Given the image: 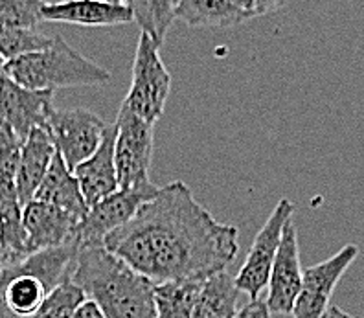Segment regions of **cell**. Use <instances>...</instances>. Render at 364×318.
I'll list each match as a JSON object with an SVG mask.
<instances>
[{"instance_id": "obj_1", "label": "cell", "mask_w": 364, "mask_h": 318, "mask_svg": "<svg viewBox=\"0 0 364 318\" xmlns=\"http://www.w3.org/2000/svg\"><path fill=\"white\" fill-rule=\"evenodd\" d=\"M240 230L219 223L173 181L103 241V248L153 285L175 280H206L227 270L240 252Z\"/></svg>"}, {"instance_id": "obj_31", "label": "cell", "mask_w": 364, "mask_h": 318, "mask_svg": "<svg viewBox=\"0 0 364 318\" xmlns=\"http://www.w3.org/2000/svg\"><path fill=\"white\" fill-rule=\"evenodd\" d=\"M4 67H6V59L0 55V80H2V75H4Z\"/></svg>"}, {"instance_id": "obj_22", "label": "cell", "mask_w": 364, "mask_h": 318, "mask_svg": "<svg viewBox=\"0 0 364 318\" xmlns=\"http://www.w3.org/2000/svg\"><path fill=\"white\" fill-rule=\"evenodd\" d=\"M177 2L178 0H133L127 4L133 11V21L142 28V33L162 46L169 26L177 21Z\"/></svg>"}, {"instance_id": "obj_16", "label": "cell", "mask_w": 364, "mask_h": 318, "mask_svg": "<svg viewBox=\"0 0 364 318\" xmlns=\"http://www.w3.org/2000/svg\"><path fill=\"white\" fill-rule=\"evenodd\" d=\"M43 21L67 23L76 26L102 28L133 23V11L127 2H45Z\"/></svg>"}, {"instance_id": "obj_10", "label": "cell", "mask_w": 364, "mask_h": 318, "mask_svg": "<svg viewBox=\"0 0 364 318\" xmlns=\"http://www.w3.org/2000/svg\"><path fill=\"white\" fill-rule=\"evenodd\" d=\"M359 254L357 245L348 243L331 258L304 270L302 287L291 313L293 318H324L335 287Z\"/></svg>"}, {"instance_id": "obj_23", "label": "cell", "mask_w": 364, "mask_h": 318, "mask_svg": "<svg viewBox=\"0 0 364 318\" xmlns=\"http://www.w3.org/2000/svg\"><path fill=\"white\" fill-rule=\"evenodd\" d=\"M85 300H87V295L83 289L77 287L76 283L68 278L46 296V300L41 304L37 313L31 318H74Z\"/></svg>"}, {"instance_id": "obj_13", "label": "cell", "mask_w": 364, "mask_h": 318, "mask_svg": "<svg viewBox=\"0 0 364 318\" xmlns=\"http://www.w3.org/2000/svg\"><path fill=\"white\" fill-rule=\"evenodd\" d=\"M302 263H300V248H298V232L293 221H289L282 235V243L276 254L274 265L269 278V295L267 307L271 314H291L294 302L302 287Z\"/></svg>"}, {"instance_id": "obj_6", "label": "cell", "mask_w": 364, "mask_h": 318, "mask_svg": "<svg viewBox=\"0 0 364 318\" xmlns=\"http://www.w3.org/2000/svg\"><path fill=\"white\" fill-rule=\"evenodd\" d=\"M171 90V75L160 58V46L151 37L140 33L133 63V81L124 105L138 118L155 125L164 115Z\"/></svg>"}, {"instance_id": "obj_15", "label": "cell", "mask_w": 364, "mask_h": 318, "mask_svg": "<svg viewBox=\"0 0 364 318\" xmlns=\"http://www.w3.org/2000/svg\"><path fill=\"white\" fill-rule=\"evenodd\" d=\"M114 146L116 124H111L98 151L74 169V177L80 184L83 199L89 208L120 190L118 177H116Z\"/></svg>"}, {"instance_id": "obj_25", "label": "cell", "mask_w": 364, "mask_h": 318, "mask_svg": "<svg viewBox=\"0 0 364 318\" xmlns=\"http://www.w3.org/2000/svg\"><path fill=\"white\" fill-rule=\"evenodd\" d=\"M43 4L37 0H0V24L18 30H36L43 23Z\"/></svg>"}, {"instance_id": "obj_17", "label": "cell", "mask_w": 364, "mask_h": 318, "mask_svg": "<svg viewBox=\"0 0 364 318\" xmlns=\"http://www.w3.org/2000/svg\"><path fill=\"white\" fill-rule=\"evenodd\" d=\"M55 155H58V147L53 144L48 129H36L24 140L18 171L15 177V188H17L18 199L23 206L36 197Z\"/></svg>"}, {"instance_id": "obj_24", "label": "cell", "mask_w": 364, "mask_h": 318, "mask_svg": "<svg viewBox=\"0 0 364 318\" xmlns=\"http://www.w3.org/2000/svg\"><path fill=\"white\" fill-rule=\"evenodd\" d=\"M52 45V37H46L37 30H18L0 24V55L6 63L24 53L39 52Z\"/></svg>"}, {"instance_id": "obj_26", "label": "cell", "mask_w": 364, "mask_h": 318, "mask_svg": "<svg viewBox=\"0 0 364 318\" xmlns=\"http://www.w3.org/2000/svg\"><path fill=\"white\" fill-rule=\"evenodd\" d=\"M24 142L0 120V182H15Z\"/></svg>"}, {"instance_id": "obj_18", "label": "cell", "mask_w": 364, "mask_h": 318, "mask_svg": "<svg viewBox=\"0 0 364 318\" xmlns=\"http://www.w3.org/2000/svg\"><path fill=\"white\" fill-rule=\"evenodd\" d=\"M33 199L52 204V206L59 208L63 212L74 216L80 221H83V217L89 212V206L85 203L80 184L74 177V171L68 169V166L59 153L53 159L45 181L41 182L39 190H37Z\"/></svg>"}, {"instance_id": "obj_21", "label": "cell", "mask_w": 364, "mask_h": 318, "mask_svg": "<svg viewBox=\"0 0 364 318\" xmlns=\"http://www.w3.org/2000/svg\"><path fill=\"white\" fill-rule=\"evenodd\" d=\"M205 280H175L153 289L156 318H191Z\"/></svg>"}, {"instance_id": "obj_12", "label": "cell", "mask_w": 364, "mask_h": 318, "mask_svg": "<svg viewBox=\"0 0 364 318\" xmlns=\"http://www.w3.org/2000/svg\"><path fill=\"white\" fill-rule=\"evenodd\" d=\"M53 90H31L2 75L0 80V120L26 140L36 129H48L53 115Z\"/></svg>"}, {"instance_id": "obj_7", "label": "cell", "mask_w": 364, "mask_h": 318, "mask_svg": "<svg viewBox=\"0 0 364 318\" xmlns=\"http://www.w3.org/2000/svg\"><path fill=\"white\" fill-rule=\"evenodd\" d=\"M294 204L289 199H280L252 241L243 265L235 274V285L250 300H258L263 289L269 285L276 254L282 243V235L289 221H293Z\"/></svg>"}, {"instance_id": "obj_28", "label": "cell", "mask_w": 364, "mask_h": 318, "mask_svg": "<svg viewBox=\"0 0 364 318\" xmlns=\"http://www.w3.org/2000/svg\"><path fill=\"white\" fill-rule=\"evenodd\" d=\"M74 318H105V314L102 313L100 305L92 300H85L83 305L76 311Z\"/></svg>"}, {"instance_id": "obj_2", "label": "cell", "mask_w": 364, "mask_h": 318, "mask_svg": "<svg viewBox=\"0 0 364 318\" xmlns=\"http://www.w3.org/2000/svg\"><path fill=\"white\" fill-rule=\"evenodd\" d=\"M72 282L105 318H156L151 282L103 247L80 248Z\"/></svg>"}, {"instance_id": "obj_14", "label": "cell", "mask_w": 364, "mask_h": 318, "mask_svg": "<svg viewBox=\"0 0 364 318\" xmlns=\"http://www.w3.org/2000/svg\"><path fill=\"white\" fill-rule=\"evenodd\" d=\"M23 221L30 254L52 250L70 243L74 230L81 223L70 213L36 199L24 204Z\"/></svg>"}, {"instance_id": "obj_30", "label": "cell", "mask_w": 364, "mask_h": 318, "mask_svg": "<svg viewBox=\"0 0 364 318\" xmlns=\"http://www.w3.org/2000/svg\"><path fill=\"white\" fill-rule=\"evenodd\" d=\"M6 265H9V261H8V256H6L4 248H2V245H0V269H4Z\"/></svg>"}, {"instance_id": "obj_29", "label": "cell", "mask_w": 364, "mask_h": 318, "mask_svg": "<svg viewBox=\"0 0 364 318\" xmlns=\"http://www.w3.org/2000/svg\"><path fill=\"white\" fill-rule=\"evenodd\" d=\"M324 318H355L353 314L346 313L344 309H341L338 305H329L328 313L324 314Z\"/></svg>"}, {"instance_id": "obj_5", "label": "cell", "mask_w": 364, "mask_h": 318, "mask_svg": "<svg viewBox=\"0 0 364 318\" xmlns=\"http://www.w3.org/2000/svg\"><path fill=\"white\" fill-rule=\"evenodd\" d=\"M114 162L120 190H146L155 186L149 179L155 144V125L138 118L122 103L116 116Z\"/></svg>"}, {"instance_id": "obj_19", "label": "cell", "mask_w": 364, "mask_h": 318, "mask_svg": "<svg viewBox=\"0 0 364 318\" xmlns=\"http://www.w3.org/2000/svg\"><path fill=\"white\" fill-rule=\"evenodd\" d=\"M23 212L15 182H0V245L9 263L30 256Z\"/></svg>"}, {"instance_id": "obj_3", "label": "cell", "mask_w": 364, "mask_h": 318, "mask_svg": "<svg viewBox=\"0 0 364 318\" xmlns=\"http://www.w3.org/2000/svg\"><path fill=\"white\" fill-rule=\"evenodd\" d=\"M80 247L74 241L36 252L0 269V318H31L59 283L72 278Z\"/></svg>"}, {"instance_id": "obj_11", "label": "cell", "mask_w": 364, "mask_h": 318, "mask_svg": "<svg viewBox=\"0 0 364 318\" xmlns=\"http://www.w3.org/2000/svg\"><path fill=\"white\" fill-rule=\"evenodd\" d=\"M282 8L274 0H178L175 14L190 28L227 30Z\"/></svg>"}, {"instance_id": "obj_20", "label": "cell", "mask_w": 364, "mask_h": 318, "mask_svg": "<svg viewBox=\"0 0 364 318\" xmlns=\"http://www.w3.org/2000/svg\"><path fill=\"white\" fill-rule=\"evenodd\" d=\"M241 291L228 270L205 280L191 318H235L240 313Z\"/></svg>"}, {"instance_id": "obj_8", "label": "cell", "mask_w": 364, "mask_h": 318, "mask_svg": "<svg viewBox=\"0 0 364 318\" xmlns=\"http://www.w3.org/2000/svg\"><path fill=\"white\" fill-rule=\"evenodd\" d=\"M159 194V188L151 186L146 190H118L107 199L89 208L83 221L76 226L72 241L80 248L103 247L112 232L120 230L138 213V210Z\"/></svg>"}, {"instance_id": "obj_27", "label": "cell", "mask_w": 364, "mask_h": 318, "mask_svg": "<svg viewBox=\"0 0 364 318\" xmlns=\"http://www.w3.org/2000/svg\"><path fill=\"white\" fill-rule=\"evenodd\" d=\"M235 318H271V311L267 307L265 300H249L235 314Z\"/></svg>"}, {"instance_id": "obj_9", "label": "cell", "mask_w": 364, "mask_h": 318, "mask_svg": "<svg viewBox=\"0 0 364 318\" xmlns=\"http://www.w3.org/2000/svg\"><path fill=\"white\" fill-rule=\"evenodd\" d=\"M109 125L111 124L89 109H55L50 116L48 133L68 169L74 171L98 151Z\"/></svg>"}, {"instance_id": "obj_4", "label": "cell", "mask_w": 364, "mask_h": 318, "mask_svg": "<svg viewBox=\"0 0 364 318\" xmlns=\"http://www.w3.org/2000/svg\"><path fill=\"white\" fill-rule=\"evenodd\" d=\"M4 75L31 90H55L80 85H103L111 72L72 48L61 36L39 52L24 53L6 63Z\"/></svg>"}]
</instances>
